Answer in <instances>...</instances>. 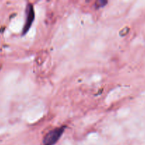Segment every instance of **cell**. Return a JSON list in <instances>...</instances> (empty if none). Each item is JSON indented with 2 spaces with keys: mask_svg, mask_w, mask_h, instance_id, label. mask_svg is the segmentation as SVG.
<instances>
[{
  "mask_svg": "<svg viewBox=\"0 0 145 145\" xmlns=\"http://www.w3.org/2000/svg\"><path fill=\"white\" fill-rule=\"evenodd\" d=\"M65 130V127H57L48 132L44 139V145H54L61 138Z\"/></svg>",
  "mask_w": 145,
  "mask_h": 145,
  "instance_id": "obj_1",
  "label": "cell"
},
{
  "mask_svg": "<svg viewBox=\"0 0 145 145\" xmlns=\"http://www.w3.org/2000/svg\"><path fill=\"white\" fill-rule=\"evenodd\" d=\"M26 18L24 28H23V34H25L29 30L30 27L31 26V24H32V22L34 20V10L32 4H28V5L26 7Z\"/></svg>",
  "mask_w": 145,
  "mask_h": 145,
  "instance_id": "obj_2",
  "label": "cell"
}]
</instances>
